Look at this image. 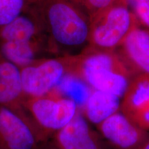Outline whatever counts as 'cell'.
<instances>
[{
  "mask_svg": "<svg viewBox=\"0 0 149 149\" xmlns=\"http://www.w3.org/2000/svg\"><path fill=\"white\" fill-rule=\"evenodd\" d=\"M51 56L77 55L88 44L90 18L69 0H31Z\"/></svg>",
  "mask_w": 149,
  "mask_h": 149,
  "instance_id": "cell-1",
  "label": "cell"
},
{
  "mask_svg": "<svg viewBox=\"0 0 149 149\" xmlns=\"http://www.w3.org/2000/svg\"><path fill=\"white\" fill-rule=\"evenodd\" d=\"M69 75L92 90L124 96L136 73L117 51H96L86 48L71 56Z\"/></svg>",
  "mask_w": 149,
  "mask_h": 149,
  "instance_id": "cell-2",
  "label": "cell"
},
{
  "mask_svg": "<svg viewBox=\"0 0 149 149\" xmlns=\"http://www.w3.org/2000/svg\"><path fill=\"white\" fill-rule=\"evenodd\" d=\"M0 56L19 68L51 56L42 24L29 8L0 27Z\"/></svg>",
  "mask_w": 149,
  "mask_h": 149,
  "instance_id": "cell-3",
  "label": "cell"
},
{
  "mask_svg": "<svg viewBox=\"0 0 149 149\" xmlns=\"http://www.w3.org/2000/svg\"><path fill=\"white\" fill-rule=\"evenodd\" d=\"M124 0H113L90 18L88 44L96 51H117L130 33L139 26Z\"/></svg>",
  "mask_w": 149,
  "mask_h": 149,
  "instance_id": "cell-4",
  "label": "cell"
},
{
  "mask_svg": "<svg viewBox=\"0 0 149 149\" xmlns=\"http://www.w3.org/2000/svg\"><path fill=\"white\" fill-rule=\"evenodd\" d=\"M24 107L41 142L49 141L80 111L75 102L55 89L46 95L26 97Z\"/></svg>",
  "mask_w": 149,
  "mask_h": 149,
  "instance_id": "cell-5",
  "label": "cell"
},
{
  "mask_svg": "<svg viewBox=\"0 0 149 149\" xmlns=\"http://www.w3.org/2000/svg\"><path fill=\"white\" fill-rule=\"evenodd\" d=\"M72 55L48 56L20 68L22 83L26 97L46 95L57 88L69 74Z\"/></svg>",
  "mask_w": 149,
  "mask_h": 149,
  "instance_id": "cell-6",
  "label": "cell"
},
{
  "mask_svg": "<svg viewBox=\"0 0 149 149\" xmlns=\"http://www.w3.org/2000/svg\"><path fill=\"white\" fill-rule=\"evenodd\" d=\"M96 127L104 140L114 149H136L149 138V132L137 125L121 110Z\"/></svg>",
  "mask_w": 149,
  "mask_h": 149,
  "instance_id": "cell-7",
  "label": "cell"
},
{
  "mask_svg": "<svg viewBox=\"0 0 149 149\" xmlns=\"http://www.w3.org/2000/svg\"><path fill=\"white\" fill-rule=\"evenodd\" d=\"M50 141L59 149H108L104 139L93 129L81 111Z\"/></svg>",
  "mask_w": 149,
  "mask_h": 149,
  "instance_id": "cell-8",
  "label": "cell"
},
{
  "mask_svg": "<svg viewBox=\"0 0 149 149\" xmlns=\"http://www.w3.org/2000/svg\"><path fill=\"white\" fill-rule=\"evenodd\" d=\"M40 142L29 123L0 106V149H35Z\"/></svg>",
  "mask_w": 149,
  "mask_h": 149,
  "instance_id": "cell-9",
  "label": "cell"
},
{
  "mask_svg": "<svg viewBox=\"0 0 149 149\" xmlns=\"http://www.w3.org/2000/svg\"><path fill=\"white\" fill-rule=\"evenodd\" d=\"M26 98L20 68L0 56V106L15 113L33 128L24 107Z\"/></svg>",
  "mask_w": 149,
  "mask_h": 149,
  "instance_id": "cell-10",
  "label": "cell"
},
{
  "mask_svg": "<svg viewBox=\"0 0 149 149\" xmlns=\"http://www.w3.org/2000/svg\"><path fill=\"white\" fill-rule=\"evenodd\" d=\"M121 111L149 132V74H137L121 100Z\"/></svg>",
  "mask_w": 149,
  "mask_h": 149,
  "instance_id": "cell-11",
  "label": "cell"
},
{
  "mask_svg": "<svg viewBox=\"0 0 149 149\" xmlns=\"http://www.w3.org/2000/svg\"><path fill=\"white\" fill-rule=\"evenodd\" d=\"M117 51L135 73L149 74L148 31L137 26Z\"/></svg>",
  "mask_w": 149,
  "mask_h": 149,
  "instance_id": "cell-12",
  "label": "cell"
},
{
  "mask_svg": "<svg viewBox=\"0 0 149 149\" xmlns=\"http://www.w3.org/2000/svg\"><path fill=\"white\" fill-rule=\"evenodd\" d=\"M122 99L114 95L92 90L80 111L90 124L97 126L120 111Z\"/></svg>",
  "mask_w": 149,
  "mask_h": 149,
  "instance_id": "cell-13",
  "label": "cell"
},
{
  "mask_svg": "<svg viewBox=\"0 0 149 149\" xmlns=\"http://www.w3.org/2000/svg\"><path fill=\"white\" fill-rule=\"evenodd\" d=\"M31 0H0V27L26 10Z\"/></svg>",
  "mask_w": 149,
  "mask_h": 149,
  "instance_id": "cell-14",
  "label": "cell"
},
{
  "mask_svg": "<svg viewBox=\"0 0 149 149\" xmlns=\"http://www.w3.org/2000/svg\"><path fill=\"white\" fill-rule=\"evenodd\" d=\"M137 19L139 26L149 31V0H124Z\"/></svg>",
  "mask_w": 149,
  "mask_h": 149,
  "instance_id": "cell-15",
  "label": "cell"
},
{
  "mask_svg": "<svg viewBox=\"0 0 149 149\" xmlns=\"http://www.w3.org/2000/svg\"><path fill=\"white\" fill-rule=\"evenodd\" d=\"M91 18L109 6L113 0H69Z\"/></svg>",
  "mask_w": 149,
  "mask_h": 149,
  "instance_id": "cell-16",
  "label": "cell"
},
{
  "mask_svg": "<svg viewBox=\"0 0 149 149\" xmlns=\"http://www.w3.org/2000/svg\"><path fill=\"white\" fill-rule=\"evenodd\" d=\"M35 149H59L57 148L51 141H42L38 144Z\"/></svg>",
  "mask_w": 149,
  "mask_h": 149,
  "instance_id": "cell-17",
  "label": "cell"
},
{
  "mask_svg": "<svg viewBox=\"0 0 149 149\" xmlns=\"http://www.w3.org/2000/svg\"><path fill=\"white\" fill-rule=\"evenodd\" d=\"M136 149H149V138L145 141L144 144H142L140 146Z\"/></svg>",
  "mask_w": 149,
  "mask_h": 149,
  "instance_id": "cell-18",
  "label": "cell"
}]
</instances>
